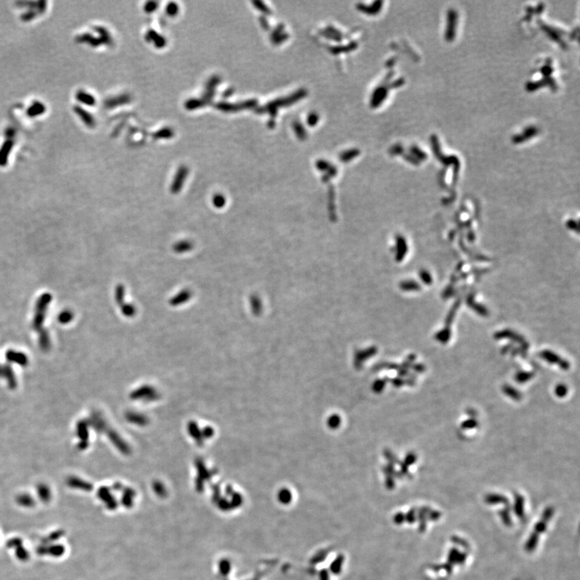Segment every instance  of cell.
Returning <instances> with one entry per match:
<instances>
[{
  "mask_svg": "<svg viewBox=\"0 0 580 580\" xmlns=\"http://www.w3.org/2000/svg\"><path fill=\"white\" fill-rule=\"evenodd\" d=\"M553 514H554V510L551 507L546 508V510L544 511L542 518L536 525L534 531L532 533L530 538L526 542V550L528 552H531L535 550L536 546L538 543L540 534H542L546 530V526H547L549 521L551 519Z\"/></svg>",
  "mask_w": 580,
  "mask_h": 580,
  "instance_id": "6da1fadb",
  "label": "cell"
},
{
  "mask_svg": "<svg viewBox=\"0 0 580 580\" xmlns=\"http://www.w3.org/2000/svg\"><path fill=\"white\" fill-rule=\"evenodd\" d=\"M126 288L122 284H119L115 287V300L116 304L120 309L121 312L127 318H132L136 314V308L134 305L126 302Z\"/></svg>",
  "mask_w": 580,
  "mask_h": 580,
  "instance_id": "7a4b0ae2",
  "label": "cell"
},
{
  "mask_svg": "<svg viewBox=\"0 0 580 580\" xmlns=\"http://www.w3.org/2000/svg\"><path fill=\"white\" fill-rule=\"evenodd\" d=\"M189 174V169L185 165H181L173 177L171 185H170V192L172 194L177 195L182 190L185 180Z\"/></svg>",
  "mask_w": 580,
  "mask_h": 580,
  "instance_id": "3957f363",
  "label": "cell"
},
{
  "mask_svg": "<svg viewBox=\"0 0 580 580\" xmlns=\"http://www.w3.org/2000/svg\"><path fill=\"white\" fill-rule=\"evenodd\" d=\"M193 296V292L189 288H183L176 295L172 297L169 301V304L173 307L182 306L190 301Z\"/></svg>",
  "mask_w": 580,
  "mask_h": 580,
  "instance_id": "277c9868",
  "label": "cell"
},
{
  "mask_svg": "<svg viewBox=\"0 0 580 580\" xmlns=\"http://www.w3.org/2000/svg\"><path fill=\"white\" fill-rule=\"evenodd\" d=\"M541 356H542L544 359H546L547 362L558 365L561 369H564V370H567V369H569V367H570L568 362L564 360L562 358H560L558 354H554V353L551 352V351H549V350H545V351H543V352L541 354Z\"/></svg>",
  "mask_w": 580,
  "mask_h": 580,
  "instance_id": "5b68a950",
  "label": "cell"
},
{
  "mask_svg": "<svg viewBox=\"0 0 580 580\" xmlns=\"http://www.w3.org/2000/svg\"><path fill=\"white\" fill-rule=\"evenodd\" d=\"M194 245L191 240H180L173 244L172 249L176 254H185L192 251Z\"/></svg>",
  "mask_w": 580,
  "mask_h": 580,
  "instance_id": "8992f818",
  "label": "cell"
},
{
  "mask_svg": "<svg viewBox=\"0 0 580 580\" xmlns=\"http://www.w3.org/2000/svg\"><path fill=\"white\" fill-rule=\"evenodd\" d=\"M227 203L225 196L222 193H216L212 197V204L216 209H223Z\"/></svg>",
  "mask_w": 580,
  "mask_h": 580,
  "instance_id": "52a82bcc",
  "label": "cell"
},
{
  "mask_svg": "<svg viewBox=\"0 0 580 580\" xmlns=\"http://www.w3.org/2000/svg\"><path fill=\"white\" fill-rule=\"evenodd\" d=\"M486 501L488 503H507L508 499L504 496L502 495H496V494H491V495H487L486 497Z\"/></svg>",
  "mask_w": 580,
  "mask_h": 580,
  "instance_id": "ba28073f",
  "label": "cell"
},
{
  "mask_svg": "<svg viewBox=\"0 0 580 580\" xmlns=\"http://www.w3.org/2000/svg\"><path fill=\"white\" fill-rule=\"evenodd\" d=\"M503 391L507 396L511 397V398L514 399V400L519 401L520 399L522 398L521 393H520L517 389H514L512 386H508V385H506V386L503 387Z\"/></svg>",
  "mask_w": 580,
  "mask_h": 580,
  "instance_id": "9c48e42d",
  "label": "cell"
},
{
  "mask_svg": "<svg viewBox=\"0 0 580 580\" xmlns=\"http://www.w3.org/2000/svg\"><path fill=\"white\" fill-rule=\"evenodd\" d=\"M516 512L520 518H524V499L522 495H518L515 497Z\"/></svg>",
  "mask_w": 580,
  "mask_h": 580,
  "instance_id": "30bf717a",
  "label": "cell"
},
{
  "mask_svg": "<svg viewBox=\"0 0 580 580\" xmlns=\"http://www.w3.org/2000/svg\"><path fill=\"white\" fill-rule=\"evenodd\" d=\"M148 36L150 37V39H152V40L155 41L157 47L164 46V44H165V40H164L163 37H161V36H158V35L156 33V32H153V31H152V32H149V33H148Z\"/></svg>",
  "mask_w": 580,
  "mask_h": 580,
  "instance_id": "8fae6325",
  "label": "cell"
},
{
  "mask_svg": "<svg viewBox=\"0 0 580 580\" xmlns=\"http://www.w3.org/2000/svg\"><path fill=\"white\" fill-rule=\"evenodd\" d=\"M534 377L533 373H519L516 376V380L519 383H525L529 381L532 377Z\"/></svg>",
  "mask_w": 580,
  "mask_h": 580,
  "instance_id": "7c38bea8",
  "label": "cell"
},
{
  "mask_svg": "<svg viewBox=\"0 0 580 580\" xmlns=\"http://www.w3.org/2000/svg\"><path fill=\"white\" fill-rule=\"evenodd\" d=\"M556 395L559 397H563L567 393V388L564 385H559L555 389Z\"/></svg>",
  "mask_w": 580,
  "mask_h": 580,
  "instance_id": "4fadbf2b",
  "label": "cell"
},
{
  "mask_svg": "<svg viewBox=\"0 0 580 580\" xmlns=\"http://www.w3.org/2000/svg\"><path fill=\"white\" fill-rule=\"evenodd\" d=\"M476 424H477V421H475L473 419H470V420L464 421L462 424V427L464 429H472L474 427L476 426Z\"/></svg>",
  "mask_w": 580,
  "mask_h": 580,
  "instance_id": "5bb4252c",
  "label": "cell"
},
{
  "mask_svg": "<svg viewBox=\"0 0 580 580\" xmlns=\"http://www.w3.org/2000/svg\"><path fill=\"white\" fill-rule=\"evenodd\" d=\"M177 11H178V8H177L176 4L172 3V4H169V6H167L168 14L170 15V16H175Z\"/></svg>",
  "mask_w": 580,
  "mask_h": 580,
  "instance_id": "9a60e30c",
  "label": "cell"
},
{
  "mask_svg": "<svg viewBox=\"0 0 580 580\" xmlns=\"http://www.w3.org/2000/svg\"><path fill=\"white\" fill-rule=\"evenodd\" d=\"M157 4L155 2L148 3V4H146V6H145V10L147 11V12H153V11L155 10L156 8H157Z\"/></svg>",
  "mask_w": 580,
  "mask_h": 580,
  "instance_id": "2e32d148",
  "label": "cell"
}]
</instances>
